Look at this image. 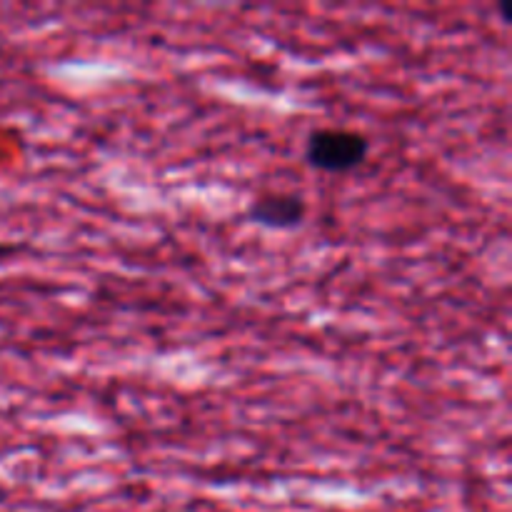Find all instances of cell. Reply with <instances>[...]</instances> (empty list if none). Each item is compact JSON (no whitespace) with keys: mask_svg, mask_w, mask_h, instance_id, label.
<instances>
[{"mask_svg":"<svg viewBox=\"0 0 512 512\" xmlns=\"http://www.w3.org/2000/svg\"><path fill=\"white\" fill-rule=\"evenodd\" d=\"M305 163L318 173L343 175L353 173L368 160L370 138L345 125H323L310 130L303 145Z\"/></svg>","mask_w":512,"mask_h":512,"instance_id":"cell-1","label":"cell"},{"mask_svg":"<svg viewBox=\"0 0 512 512\" xmlns=\"http://www.w3.org/2000/svg\"><path fill=\"white\" fill-rule=\"evenodd\" d=\"M248 218L265 230H298L308 218V203L303 195L285 193V190H265L253 198Z\"/></svg>","mask_w":512,"mask_h":512,"instance_id":"cell-2","label":"cell"}]
</instances>
